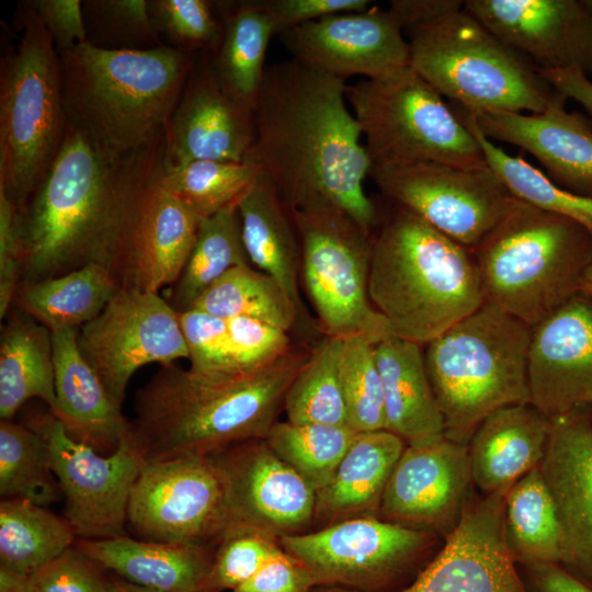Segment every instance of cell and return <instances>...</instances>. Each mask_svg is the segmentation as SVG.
Segmentation results:
<instances>
[{"label": "cell", "mask_w": 592, "mask_h": 592, "mask_svg": "<svg viewBox=\"0 0 592 592\" xmlns=\"http://www.w3.org/2000/svg\"><path fill=\"white\" fill-rule=\"evenodd\" d=\"M374 346L363 337L343 339L341 386L348 425L355 432L386 430L383 384Z\"/></svg>", "instance_id": "obj_45"}, {"label": "cell", "mask_w": 592, "mask_h": 592, "mask_svg": "<svg viewBox=\"0 0 592 592\" xmlns=\"http://www.w3.org/2000/svg\"><path fill=\"white\" fill-rule=\"evenodd\" d=\"M58 56L68 124L114 161L163 133L195 55L167 45L109 49L87 42Z\"/></svg>", "instance_id": "obj_3"}, {"label": "cell", "mask_w": 592, "mask_h": 592, "mask_svg": "<svg viewBox=\"0 0 592 592\" xmlns=\"http://www.w3.org/2000/svg\"><path fill=\"white\" fill-rule=\"evenodd\" d=\"M77 534L66 517L22 499L0 503V568L27 574L73 547Z\"/></svg>", "instance_id": "obj_37"}, {"label": "cell", "mask_w": 592, "mask_h": 592, "mask_svg": "<svg viewBox=\"0 0 592 592\" xmlns=\"http://www.w3.org/2000/svg\"><path fill=\"white\" fill-rule=\"evenodd\" d=\"M180 319L191 369L213 375L240 373L232 357L226 319L198 309L180 314Z\"/></svg>", "instance_id": "obj_50"}, {"label": "cell", "mask_w": 592, "mask_h": 592, "mask_svg": "<svg viewBox=\"0 0 592 592\" xmlns=\"http://www.w3.org/2000/svg\"><path fill=\"white\" fill-rule=\"evenodd\" d=\"M531 334V326L485 303L425 344V367L447 439L467 445L490 413L530 402Z\"/></svg>", "instance_id": "obj_8"}, {"label": "cell", "mask_w": 592, "mask_h": 592, "mask_svg": "<svg viewBox=\"0 0 592 592\" xmlns=\"http://www.w3.org/2000/svg\"><path fill=\"white\" fill-rule=\"evenodd\" d=\"M345 95L372 168L420 161L488 166L477 138L410 65L346 84Z\"/></svg>", "instance_id": "obj_11"}, {"label": "cell", "mask_w": 592, "mask_h": 592, "mask_svg": "<svg viewBox=\"0 0 592 592\" xmlns=\"http://www.w3.org/2000/svg\"><path fill=\"white\" fill-rule=\"evenodd\" d=\"M567 100L558 92L542 113L467 111L488 139L527 151L555 184L592 198V119L568 112Z\"/></svg>", "instance_id": "obj_26"}, {"label": "cell", "mask_w": 592, "mask_h": 592, "mask_svg": "<svg viewBox=\"0 0 592 592\" xmlns=\"http://www.w3.org/2000/svg\"><path fill=\"white\" fill-rule=\"evenodd\" d=\"M345 90L344 79L295 58L266 66L244 162L288 209L329 203L373 235L379 213L363 184L372 162Z\"/></svg>", "instance_id": "obj_1"}, {"label": "cell", "mask_w": 592, "mask_h": 592, "mask_svg": "<svg viewBox=\"0 0 592 592\" xmlns=\"http://www.w3.org/2000/svg\"><path fill=\"white\" fill-rule=\"evenodd\" d=\"M226 321L232 357L240 373L265 366L294 346L288 331L272 323L248 317Z\"/></svg>", "instance_id": "obj_51"}, {"label": "cell", "mask_w": 592, "mask_h": 592, "mask_svg": "<svg viewBox=\"0 0 592 592\" xmlns=\"http://www.w3.org/2000/svg\"><path fill=\"white\" fill-rule=\"evenodd\" d=\"M127 524L144 540L218 544L227 532V506L212 457L144 464L132 488Z\"/></svg>", "instance_id": "obj_17"}, {"label": "cell", "mask_w": 592, "mask_h": 592, "mask_svg": "<svg viewBox=\"0 0 592 592\" xmlns=\"http://www.w3.org/2000/svg\"><path fill=\"white\" fill-rule=\"evenodd\" d=\"M343 339L325 337L292 382L284 400L287 421L348 425L340 363Z\"/></svg>", "instance_id": "obj_41"}, {"label": "cell", "mask_w": 592, "mask_h": 592, "mask_svg": "<svg viewBox=\"0 0 592 592\" xmlns=\"http://www.w3.org/2000/svg\"><path fill=\"white\" fill-rule=\"evenodd\" d=\"M118 291L109 270L93 261L60 276L21 284L13 305L50 331L78 329L94 319Z\"/></svg>", "instance_id": "obj_35"}, {"label": "cell", "mask_w": 592, "mask_h": 592, "mask_svg": "<svg viewBox=\"0 0 592 592\" xmlns=\"http://www.w3.org/2000/svg\"><path fill=\"white\" fill-rule=\"evenodd\" d=\"M549 83L567 99L578 102L592 115V80L574 69L540 70Z\"/></svg>", "instance_id": "obj_57"}, {"label": "cell", "mask_w": 592, "mask_h": 592, "mask_svg": "<svg viewBox=\"0 0 592 592\" xmlns=\"http://www.w3.org/2000/svg\"><path fill=\"white\" fill-rule=\"evenodd\" d=\"M110 578L75 547L27 574L0 568V592H107Z\"/></svg>", "instance_id": "obj_48"}, {"label": "cell", "mask_w": 592, "mask_h": 592, "mask_svg": "<svg viewBox=\"0 0 592 592\" xmlns=\"http://www.w3.org/2000/svg\"><path fill=\"white\" fill-rule=\"evenodd\" d=\"M221 3L224 26L218 45L209 52L212 67L224 92L254 111L266 69L267 46L275 29L259 0Z\"/></svg>", "instance_id": "obj_33"}, {"label": "cell", "mask_w": 592, "mask_h": 592, "mask_svg": "<svg viewBox=\"0 0 592 592\" xmlns=\"http://www.w3.org/2000/svg\"><path fill=\"white\" fill-rule=\"evenodd\" d=\"M18 208L0 192V318L12 308L21 284V251L16 234Z\"/></svg>", "instance_id": "obj_55"}, {"label": "cell", "mask_w": 592, "mask_h": 592, "mask_svg": "<svg viewBox=\"0 0 592 592\" xmlns=\"http://www.w3.org/2000/svg\"><path fill=\"white\" fill-rule=\"evenodd\" d=\"M107 592H158L129 581H126L119 577L110 578V585Z\"/></svg>", "instance_id": "obj_58"}, {"label": "cell", "mask_w": 592, "mask_h": 592, "mask_svg": "<svg viewBox=\"0 0 592 592\" xmlns=\"http://www.w3.org/2000/svg\"><path fill=\"white\" fill-rule=\"evenodd\" d=\"M551 419L530 402L510 405L486 417L467 446L473 483L482 494H505L540 466Z\"/></svg>", "instance_id": "obj_27"}, {"label": "cell", "mask_w": 592, "mask_h": 592, "mask_svg": "<svg viewBox=\"0 0 592 592\" xmlns=\"http://www.w3.org/2000/svg\"><path fill=\"white\" fill-rule=\"evenodd\" d=\"M369 177L390 203L411 210L469 250L515 198L489 166L420 161L373 167Z\"/></svg>", "instance_id": "obj_13"}, {"label": "cell", "mask_w": 592, "mask_h": 592, "mask_svg": "<svg viewBox=\"0 0 592 592\" xmlns=\"http://www.w3.org/2000/svg\"><path fill=\"white\" fill-rule=\"evenodd\" d=\"M73 547L102 569L158 592H206L215 554L209 545L150 542L127 535L78 538Z\"/></svg>", "instance_id": "obj_29"}, {"label": "cell", "mask_w": 592, "mask_h": 592, "mask_svg": "<svg viewBox=\"0 0 592 592\" xmlns=\"http://www.w3.org/2000/svg\"><path fill=\"white\" fill-rule=\"evenodd\" d=\"M376 228L368 295L396 337L425 345L485 304L471 250L396 204Z\"/></svg>", "instance_id": "obj_4"}, {"label": "cell", "mask_w": 592, "mask_h": 592, "mask_svg": "<svg viewBox=\"0 0 592 592\" xmlns=\"http://www.w3.org/2000/svg\"><path fill=\"white\" fill-rule=\"evenodd\" d=\"M579 293H582L592 299V261L581 278Z\"/></svg>", "instance_id": "obj_59"}, {"label": "cell", "mask_w": 592, "mask_h": 592, "mask_svg": "<svg viewBox=\"0 0 592 592\" xmlns=\"http://www.w3.org/2000/svg\"><path fill=\"white\" fill-rule=\"evenodd\" d=\"M468 446L445 435L406 445L385 487L377 516L447 536L470 497Z\"/></svg>", "instance_id": "obj_19"}, {"label": "cell", "mask_w": 592, "mask_h": 592, "mask_svg": "<svg viewBox=\"0 0 592 592\" xmlns=\"http://www.w3.org/2000/svg\"><path fill=\"white\" fill-rule=\"evenodd\" d=\"M422 345L396 335L375 344L385 400L386 430L407 445L444 435V420L431 386Z\"/></svg>", "instance_id": "obj_31"}, {"label": "cell", "mask_w": 592, "mask_h": 592, "mask_svg": "<svg viewBox=\"0 0 592 592\" xmlns=\"http://www.w3.org/2000/svg\"><path fill=\"white\" fill-rule=\"evenodd\" d=\"M409 65L442 96L473 112L542 113L558 91L526 56L448 0L402 30Z\"/></svg>", "instance_id": "obj_5"}, {"label": "cell", "mask_w": 592, "mask_h": 592, "mask_svg": "<svg viewBox=\"0 0 592 592\" xmlns=\"http://www.w3.org/2000/svg\"><path fill=\"white\" fill-rule=\"evenodd\" d=\"M540 470L561 526L559 565L592 589V413L589 408L551 419Z\"/></svg>", "instance_id": "obj_25"}, {"label": "cell", "mask_w": 592, "mask_h": 592, "mask_svg": "<svg viewBox=\"0 0 592 592\" xmlns=\"http://www.w3.org/2000/svg\"><path fill=\"white\" fill-rule=\"evenodd\" d=\"M356 433L349 426L286 420L275 422L264 440L317 493L333 477Z\"/></svg>", "instance_id": "obj_43"}, {"label": "cell", "mask_w": 592, "mask_h": 592, "mask_svg": "<svg viewBox=\"0 0 592 592\" xmlns=\"http://www.w3.org/2000/svg\"><path fill=\"white\" fill-rule=\"evenodd\" d=\"M53 39L57 54L87 43L80 0H29Z\"/></svg>", "instance_id": "obj_54"}, {"label": "cell", "mask_w": 592, "mask_h": 592, "mask_svg": "<svg viewBox=\"0 0 592 592\" xmlns=\"http://www.w3.org/2000/svg\"><path fill=\"white\" fill-rule=\"evenodd\" d=\"M0 494L46 508L62 498L44 439L11 420L0 422Z\"/></svg>", "instance_id": "obj_42"}, {"label": "cell", "mask_w": 592, "mask_h": 592, "mask_svg": "<svg viewBox=\"0 0 592 592\" xmlns=\"http://www.w3.org/2000/svg\"><path fill=\"white\" fill-rule=\"evenodd\" d=\"M242 242L250 263L271 276L306 322L300 297V242L292 214L261 174L238 203Z\"/></svg>", "instance_id": "obj_32"}, {"label": "cell", "mask_w": 592, "mask_h": 592, "mask_svg": "<svg viewBox=\"0 0 592 592\" xmlns=\"http://www.w3.org/2000/svg\"><path fill=\"white\" fill-rule=\"evenodd\" d=\"M251 264L242 237L238 206L227 207L201 219L186 263L172 285L168 303L182 314L229 270Z\"/></svg>", "instance_id": "obj_38"}, {"label": "cell", "mask_w": 592, "mask_h": 592, "mask_svg": "<svg viewBox=\"0 0 592 592\" xmlns=\"http://www.w3.org/2000/svg\"><path fill=\"white\" fill-rule=\"evenodd\" d=\"M116 161L68 124L52 168L16 210L21 284L96 261Z\"/></svg>", "instance_id": "obj_10"}, {"label": "cell", "mask_w": 592, "mask_h": 592, "mask_svg": "<svg viewBox=\"0 0 592 592\" xmlns=\"http://www.w3.org/2000/svg\"><path fill=\"white\" fill-rule=\"evenodd\" d=\"M300 242V282L325 337H363L372 344L394 334L368 295L372 236L325 202L289 209Z\"/></svg>", "instance_id": "obj_12"}, {"label": "cell", "mask_w": 592, "mask_h": 592, "mask_svg": "<svg viewBox=\"0 0 592 592\" xmlns=\"http://www.w3.org/2000/svg\"><path fill=\"white\" fill-rule=\"evenodd\" d=\"M192 309L224 319H259L288 332L300 322L295 305L278 283L251 264L229 270L200 296Z\"/></svg>", "instance_id": "obj_39"}, {"label": "cell", "mask_w": 592, "mask_h": 592, "mask_svg": "<svg viewBox=\"0 0 592 592\" xmlns=\"http://www.w3.org/2000/svg\"><path fill=\"white\" fill-rule=\"evenodd\" d=\"M311 350L295 345L260 368L213 375L161 365L134 397L128 437L144 464L209 456L264 439Z\"/></svg>", "instance_id": "obj_2"}, {"label": "cell", "mask_w": 592, "mask_h": 592, "mask_svg": "<svg viewBox=\"0 0 592 592\" xmlns=\"http://www.w3.org/2000/svg\"><path fill=\"white\" fill-rule=\"evenodd\" d=\"M82 11L92 45L109 49L163 45L152 26L147 0H87Z\"/></svg>", "instance_id": "obj_47"}, {"label": "cell", "mask_w": 592, "mask_h": 592, "mask_svg": "<svg viewBox=\"0 0 592 592\" xmlns=\"http://www.w3.org/2000/svg\"><path fill=\"white\" fill-rule=\"evenodd\" d=\"M31 398L56 408L52 331L22 310L5 317L0 337V418L11 420Z\"/></svg>", "instance_id": "obj_34"}, {"label": "cell", "mask_w": 592, "mask_h": 592, "mask_svg": "<svg viewBox=\"0 0 592 592\" xmlns=\"http://www.w3.org/2000/svg\"><path fill=\"white\" fill-rule=\"evenodd\" d=\"M311 592H354L353 590L334 587V585H318Z\"/></svg>", "instance_id": "obj_60"}, {"label": "cell", "mask_w": 592, "mask_h": 592, "mask_svg": "<svg viewBox=\"0 0 592 592\" xmlns=\"http://www.w3.org/2000/svg\"><path fill=\"white\" fill-rule=\"evenodd\" d=\"M44 439L65 501L66 520L78 538L125 535L132 488L144 465L127 430L116 449L103 455L72 439L50 412L29 424Z\"/></svg>", "instance_id": "obj_15"}, {"label": "cell", "mask_w": 592, "mask_h": 592, "mask_svg": "<svg viewBox=\"0 0 592 592\" xmlns=\"http://www.w3.org/2000/svg\"><path fill=\"white\" fill-rule=\"evenodd\" d=\"M455 112L477 138L487 164L514 197L539 209L571 218L592 234V198L558 186L523 158L506 153L479 130L474 117L464 107Z\"/></svg>", "instance_id": "obj_40"}, {"label": "cell", "mask_w": 592, "mask_h": 592, "mask_svg": "<svg viewBox=\"0 0 592 592\" xmlns=\"http://www.w3.org/2000/svg\"><path fill=\"white\" fill-rule=\"evenodd\" d=\"M406 442L388 430L357 432L331 480L316 493L314 524L377 516Z\"/></svg>", "instance_id": "obj_30"}, {"label": "cell", "mask_w": 592, "mask_h": 592, "mask_svg": "<svg viewBox=\"0 0 592 592\" xmlns=\"http://www.w3.org/2000/svg\"><path fill=\"white\" fill-rule=\"evenodd\" d=\"M280 549L277 538L262 533H229L215 550L206 592H232L252 578Z\"/></svg>", "instance_id": "obj_49"}, {"label": "cell", "mask_w": 592, "mask_h": 592, "mask_svg": "<svg viewBox=\"0 0 592 592\" xmlns=\"http://www.w3.org/2000/svg\"><path fill=\"white\" fill-rule=\"evenodd\" d=\"M530 403L554 419L592 407V299L578 293L532 327Z\"/></svg>", "instance_id": "obj_24"}, {"label": "cell", "mask_w": 592, "mask_h": 592, "mask_svg": "<svg viewBox=\"0 0 592 592\" xmlns=\"http://www.w3.org/2000/svg\"><path fill=\"white\" fill-rule=\"evenodd\" d=\"M148 12L163 45L189 55L213 52L224 26L221 1L147 0Z\"/></svg>", "instance_id": "obj_46"}, {"label": "cell", "mask_w": 592, "mask_h": 592, "mask_svg": "<svg viewBox=\"0 0 592 592\" xmlns=\"http://www.w3.org/2000/svg\"><path fill=\"white\" fill-rule=\"evenodd\" d=\"M435 538L432 532L378 516H357L286 535L278 543L310 569L320 585L374 592L410 569Z\"/></svg>", "instance_id": "obj_14"}, {"label": "cell", "mask_w": 592, "mask_h": 592, "mask_svg": "<svg viewBox=\"0 0 592 592\" xmlns=\"http://www.w3.org/2000/svg\"><path fill=\"white\" fill-rule=\"evenodd\" d=\"M503 528L506 547L517 566L559 565L560 520L539 466L519 479L505 493Z\"/></svg>", "instance_id": "obj_36"}, {"label": "cell", "mask_w": 592, "mask_h": 592, "mask_svg": "<svg viewBox=\"0 0 592 592\" xmlns=\"http://www.w3.org/2000/svg\"><path fill=\"white\" fill-rule=\"evenodd\" d=\"M526 592H592L558 563L519 566Z\"/></svg>", "instance_id": "obj_56"}, {"label": "cell", "mask_w": 592, "mask_h": 592, "mask_svg": "<svg viewBox=\"0 0 592 592\" xmlns=\"http://www.w3.org/2000/svg\"><path fill=\"white\" fill-rule=\"evenodd\" d=\"M15 22L19 41L0 62V192L20 209L57 158L68 121L52 37L29 1Z\"/></svg>", "instance_id": "obj_9"}, {"label": "cell", "mask_w": 592, "mask_h": 592, "mask_svg": "<svg viewBox=\"0 0 592 592\" xmlns=\"http://www.w3.org/2000/svg\"><path fill=\"white\" fill-rule=\"evenodd\" d=\"M271 18L275 34H283L305 23L349 11L369 8L368 0H259Z\"/></svg>", "instance_id": "obj_53"}, {"label": "cell", "mask_w": 592, "mask_h": 592, "mask_svg": "<svg viewBox=\"0 0 592 592\" xmlns=\"http://www.w3.org/2000/svg\"><path fill=\"white\" fill-rule=\"evenodd\" d=\"M78 329L52 331L56 408L67 433L96 452L113 453L125 434L123 415L78 346Z\"/></svg>", "instance_id": "obj_28"}, {"label": "cell", "mask_w": 592, "mask_h": 592, "mask_svg": "<svg viewBox=\"0 0 592 592\" xmlns=\"http://www.w3.org/2000/svg\"><path fill=\"white\" fill-rule=\"evenodd\" d=\"M209 456L225 487V536L251 531L280 539L304 533L314 524L316 491L264 439L235 444Z\"/></svg>", "instance_id": "obj_18"}, {"label": "cell", "mask_w": 592, "mask_h": 592, "mask_svg": "<svg viewBox=\"0 0 592 592\" xmlns=\"http://www.w3.org/2000/svg\"><path fill=\"white\" fill-rule=\"evenodd\" d=\"M504 496L471 494L440 551L396 592H526L504 539Z\"/></svg>", "instance_id": "obj_20"}, {"label": "cell", "mask_w": 592, "mask_h": 592, "mask_svg": "<svg viewBox=\"0 0 592 592\" xmlns=\"http://www.w3.org/2000/svg\"><path fill=\"white\" fill-rule=\"evenodd\" d=\"M293 58L338 78L377 79L409 66L396 18L377 5L328 15L281 34Z\"/></svg>", "instance_id": "obj_21"}, {"label": "cell", "mask_w": 592, "mask_h": 592, "mask_svg": "<svg viewBox=\"0 0 592 592\" xmlns=\"http://www.w3.org/2000/svg\"><path fill=\"white\" fill-rule=\"evenodd\" d=\"M259 174L248 162L196 160L164 171L162 182L201 220L238 206Z\"/></svg>", "instance_id": "obj_44"}, {"label": "cell", "mask_w": 592, "mask_h": 592, "mask_svg": "<svg viewBox=\"0 0 592 592\" xmlns=\"http://www.w3.org/2000/svg\"><path fill=\"white\" fill-rule=\"evenodd\" d=\"M318 585L310 569L281 547L252 578L232 592H311Z\"/></svg>", "instance_id": "obj_52"}, {"label": "cell", "mask_w": 592, "mask_h": 592, "mask_svg": "<svg viewBox=\"0 0 592 592\" xmlns=\"http://www.w3.org/2000/svg\"><path fill=\"white\" fill-rule=\"evenodd\" d=\"M464 9L540 70L592 80V0H466Z\"/></svg>", "instance_id": "obj_22"}, {"label": "cell", "mask_w": 592, "mask_h": 592, "mask_svg": "<svg viewBox=\"0 0 592 592\" xmlns=\"http://www.w3.org/2000/svg\"><path fill=\"white\" fill-rule=\"evenodd\" d=\"M254 133V111L224 92L208 50L196 54L181 98L163 128L164 171L196 160L244 162Z\"/></svg>", "instance_id": "obj_23"}, {"label": "cell", "mask_w": 592, "mask_h": 592, "mask_svg": "<svg viewBox=\"0 0 592 592\" xmlns=\"http://www.w3.org/2000/svg\"><path fill=\"white\" fill-rule=\"evenodd\" d=\"M163 133L116 161L96 261L119 289L159 293L173 285L200 219L162 182Z\"/></svg>", "instance_id": "obj_7"}, {"label": "cell", "mask_w": 592, "mask_h": 592, "mask_svg": "<svg viewBox=\"0 0 592 592\" xmlns=\"http://www.w3.org/2000/svg\"><path fill=\"white\" fill-rule=\"evenodd\" d=\"M471 252L485 303L534 327L579 293L592 234L515 197Z\"/></svg>", "instance_id": "obj_6"}, {"label": "cell", "mask_w": 592, "mask_h": 592, "mask_svg": "<svg viewBox=\"0 0 592 592\" xmlns=\"http://www.w3.org/2000/svg\"><path fill=\"white\" fill-rule=\"evenodd\" d=\"M77 341L83 358L119 408L139 368L189 357L180 314L159 293L119 289L78 330Z\"/></svg>", "instance_id": "obj_16"}]
</instances>
